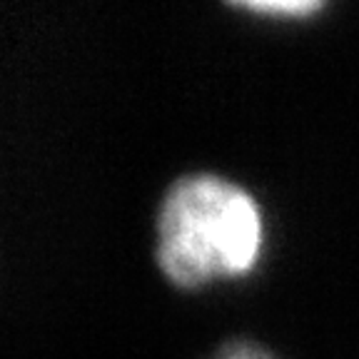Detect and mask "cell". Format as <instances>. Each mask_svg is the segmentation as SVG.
I'll list each match as a JSON object with an SVG mask.
<instances>
[{"label":"cell","mask_w":359,"mask_h":359,"mask_svg":"<svg viewBox=\"0 0 359 359\" xmlns=\"http://www.w3.org/2000/svg\"><path fill=\"white\" fill-rule=\"evenodd\" d=\"M262 237L257 205L242 187L215 175H185L168 187L157 212V264L172 282L195 287L240 275Z\"/></svg>","instance_id":"cell-1"},{"label":"cell","mask_w":359,"mask_h":359,"mask_svg":"<svg viewBox=\"0 0 359 359\" xmlns=\"http://www.w3.org/2000/svg\"><path fill=\"white\" fill-rule=\"evenodd\" d=\"M212 359H275V357L269 352H264L262 347H257V344L237 339V342H227L224 347H219Z\"/></svg>","instance_id":"cell-3"},{"label":"cell","mask_w":359,"mask_h":359,"mask_svg":"<svg viewBox=\"0 0 359 359\" xmlns=\"http://www.w3.org/2000/svg\"><path fill=\"white\" fill-rule=\"evenodd\" d=\"M252 11H264V13H290V15H302V13H312L320 8V3L314 0H250L245 3Z\"/></svg>","instance_id":"cell-2"}]
</instances>
